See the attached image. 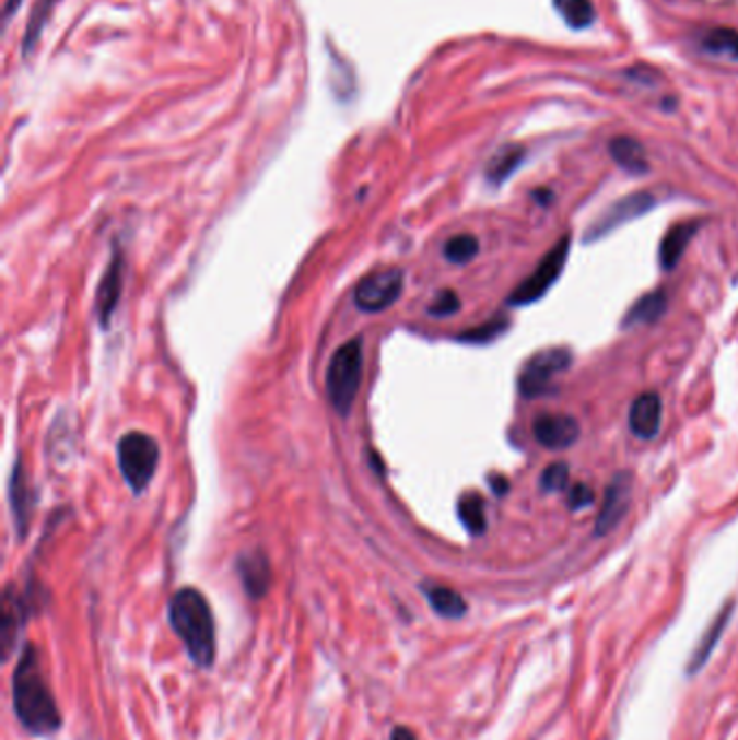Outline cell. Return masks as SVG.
I'll use <instances>...</instances> for the list:
<instances>
[{
  "instance_id": "1",
  "label": "cell",
  "mask_w": 738,
  "mask_h": 740,
  "mask_svg": "<svg viewBox=\"0 0 738 740\" xmlns=\"http://www.w3.org/2000/svg\"><path fill=\"white\" fill-rule=\"evenodd\" d=\"M13 708L20 724L37 737L52 735L61 726V713L33 645L24 647L13 673Z\"/></svg>"
},
{
  "instance_id": "2",
  "label": "cell",
  "mask_w": 738,
  "mask_h": 740,
  "mask_svg": "<svg viewBox=\"0 0 738 740\" xmlns=\"http://www.w3.org/2000/svg\"><path fill=\"white\" fill-rule=\"evenodd\" d=\"M169 622L174 633L185 643L191 660L198 667L209 669L214 662L216 631L207 598L194 587L176 591L169 602Z\"/></svg>"
},
{
  "instance_id": "3",
  "label": "cell",
  "mask_w": 738,
  "mask_h": 740,
  "mask_svg": "<svg viewBox=\"0 0 738 740\" xmlns=\"http://www.w3.org/2000/svg\"><path fill=\"white\" fill-rule=\"evenodd\" d=\"M362 342L358 338L338 346L327 368V397L331 408L344 419L351 414L362 381Z\"/></svg>"
},
{
  "instance_id": "4",
  "label": "cell",
  "mask_w": 738,
  "mask_h": 740,
  "mask_svg": "<svg viewBox=\"0 0 738 740\" xmlns=\"http://www.w3.org/2000/svg\"><path fill=\"white\" fill-rule=\"evenodd\" d=\"M159 444L141 431L126 433L117 444V461L124 481L134 494H141L154 479L159 468Z\"/></svg>"
},
{
  "instance_id": "5",
  "label": "cell",
  "mask_w": 738,
  "mask_h": 740,
  "mask_svg": "<svg viewBox=\"0 0 738 740\" xmlns=\"http://www.w3.org/2000/svg\"><path fill=\"white\" fill-rule=\"evenodd\" d=\"M570 245H572V238L567 234L554 243V247L539 260L535 271L528 275L527 280H523L520 286L509 295L507 299L509 306H530L539 302L554 286V282L561 278L565 269Z\"/></svg>"
},
{
  "instance_id": "6",
  "label": "cell",
  "mask_w": 738,
  "mask_h": 740,
  "mask_svg": "<svg viewBox=\"0 0 738 740\" xmlns=\"http://www.w3.org/2000/svg\"><path fill=\"white\" fill-rule=\"evenodd\" d=\"M403 271L397 267H388V269H377L371 271L364 280H360V284L355 286L353 299L355 306L368 315L375 313H384L390 306H395L399 302V297L403 295Z\"/></svg>"
},
{
  "instance_id": "7",
  "label": "cell",
  "mask_w": 738,
  "mask_h": 740,
  "mask_svg": "<svg viewBox=\"0 0 738 740\" xmlns=\"http://www.w3.org/2000/svg\"><path fill=\"white\" fill-rule=\"evenodd\" d=\"M570 364H572V353L570 349H563V346H550V349L535 353L520 373V379H518L520 392L530 399L543 395L548 386L561 373L570 368Z\"/></svg>"
},
{
  "instance_id": "8",
  "label": "cell",
  "mask_w": 738,
  "mask_h": 740,
  "mask_svg": "<svg viewBox=\"0 0 738 740\" xmlns=\"http://www.w3.org/2000/svg\"><path fill=\"white\" fill-rule=\"evenodd\" d=\"M631 501H633V474L620 472L611 479L605 492L602 507L596 520V532L607 535L609 530L616 529L622 522V518L629 514Z\"/></svg>"
},
{
  "instance_id": "9",
  "label": "cell",
  "mask_w": 738,
  "mask_h": 740,
  "mask_svg": "<svg viewBox=\"0 0 738 740\" xmlns=\"http://www.w3.org/2000/svg\"><path fill=\"white\" fill-rule=\"evenodd\" d=\"M654 207V198L649 193H633L626 196L624 200L616 202L609 211L602 212L600 219L587 230V240H596L602 238L605 234L613 232L616 227L633 221L636 216H641L643 212L649 211Z\"/></svg>"
},
{
  "instance_id": "10",
  "label": "cell",
  "mask_w": 738,
  "mask_h": 740,
  "mask_svg": "<svg viewBox=\"0 0 738 740\" xmlns=\"http://www.w3.org/2000/svg\"><path fill=\"white\" fill-rule=\"evenodd\" d=\"M532 435L541 446L550 450H563L578 439L581 424L567 414H541L532 423Z\"/></svg>"
},
{
  "instance_id": "11",
  "label": "cell",
  "mask_w": 738,
  "mask_h": 740,
  "mask_svg": "<svg viewBox=\"0 0 738 740\" xmlns=\"http://www.w3.org/2000/svg\"><path fill=\"white\" fill-rule=\"evenodd\" d=\"M241 583L245 587V591L251 598H262L269 591L271 585V565L269 559L265 556L262 550H254V552H245L241 554L238 563H236Z\"/></svg>"
},
{
  "instance_id": "12",
  "label": "cell",
  "mask_w": 738,
  "mask_h": 740,
  "mask_svg": "<svg viewBox=\"0 0 738 740\" xmlns=\"http://www.w3.org/2000/svg\"><path fill=\"white\" fill-rule=\"evenodd\" d=\"M121 289H124V258L119 251H115L106 267L103 282L98 286V295H96V308H98V318L103 327L108 325V320L119 304Z\"/></svg>"
},
{
  "instance_id": "13",
  "label": "cell",
  "mask_w": 738,
  "mask_h": 740,
  "mask_svg": "<svg viewBox=\"0 0 738 740\" xmlns=\"http://www.w3.org/2000/svg\"><path fill=\"white\" fill-rule=\"evenodd\" d=\"M663 419V403L656 392H643L636 397L629 412V424L636 437L652 439L656 437Z\"/></svg>"
},
{
  "instance_id": "14",
  "label": "cell",
  "mask_w": 738,
  "mask_h": 740,
  "mask_svg": "<svg viewBox=\"0 0 738 740\" xmlns=\"http://www.w3.org/2000/svg\"><path fill=\"white\" fill-rule=\"evenodd\" d=\"M698 227H700V221H684V223H676L663 236L660 247H658V262L665 271H671L680 262V258H682L684 249L689 247V243L693 240Z\"/></svg>"
},
{
  "instance_id": "15",
  "label": "cell",
  "mask_w": 738,
  "mask_h": 740,
  "mask_svg": "<svg viewBox=\"0 0 738 740\" xmlns=\"http://www.w3.org/2000/svg\"><path fill=\"white\" fill-rule=\"evenodd\" d=\"M527 158V150L523 145H516V143H509L505 148H501L488 163V169H485V178L490 185L494 187H501L505 180H509L518 167L525 163Z\"/></svg>"
},
{
  "instance_id": "16",
  "label": "cell",
  "mask_w": 738,
  "mask_h": 740,
  "mask_svg": "<svg viewBox=\"0 0 738 740\" xmlns=\"http://www.w3.org/2000/svg\"><path fill=\"white\" fill-rule=\"evenodd\" d=\"M9 503H11V512H13V518H15V527L20 529V532H24L26 525H28V512H31L28 507L33 503V496H31V490H28V483H26L22 459L15 461L13 472H11Z\"/></svg>"
},
{
  "instance_id": "17",
  "label": "cell",
  "mask_w": 738,
  "mask_h": 740,
  "mask_svg": "<svg viewBox=\"0 0 738 740\" xmlns=\"http://www.w3.org/2000/svg\"><path fill=\"white\" fill-rule=\"evenodd\" d=\"M609 152L613 156V161L629 174L641 176L649 169L647 156H645V148L633 139V137H616L609 143Z\"/></svg>"
},
{
  "instance_id": "18",
  "label": "cell",
  "mask_w": 738,
  "mask_h": 740,
  "mask_svg": "<svg viewBox=\"0 0 738 740\" xmlns=\"http://www.w3.org/2000/svg\"><path fill=\"white\" fill-rule=\"evenodd\" d=\"M424 596H426L431 609H433L437 615L446 618V620H459V618H464L466 611H468V604H466V600L461 598V594H457V591L450 589V587H444V585H429V587L424 589Z\"/></svg>"
},
{
  "instance_id": "19",
  "label": "cell",
  "mask_w": 738,
  "mask_h": 740,
  "mask_svg": "<svg viewBox=\"0 0 738 740\" xmlns=\"http://www.w3.org/2000/svg\"><path fill=\"white\" fill-rule=\"evenodd\" d=\"M667 308V297L663 291H654L643 295L633 308L624 315V327H636V325H645V322H654L663 317Z\"/></svg>"
},
{
  "instance_id": "20",
  "label": "cell",
  "mask_w": 738,
  "mask_h": 740,
  "mask_svg": "<svg viewBox=\"0 0 738 740\" xmlns=\"http://www.w3.org/2000/svg\"><path fill=\"white\" fill-rule=\"evenodd\" d=\"M554 9L574 31H583L596 22V9L591 0H554Z\"/></svg>"
},
{
  "instance_id": "21",
  "label": "cell",
  "mask_w": 738,
  "mask_h": 740,
  "mask_svg": "<svg viewBox=\"0 0 738 740\" xmlns=\"http://www.w3.org/2000/svg\"><path fill=\"white\" fill-rule=\"evenodd\" d=\"M702 48L708 55L728 57L738 61V31L735 28H713L702 37Z\"/></svg>"
},
{
  "instance_id": "22",
  "label": "cell",
  "mask_w": 738,
  "mask_h": 740,
  "mask_svg": "<svg viewBox=\"0 0 738 740\" xmlns=\"http://www.w3.org/2000/svg\"><path fill=\"white\" fill-rule=\"evenodd\" d=\"M457 512H459L461 525L470 530L472 535L485 532V527H488L485 503H483V498L479 494H466V496H461V501L457 505Z\"/></svg>"
},
{
  "instance_id": "23",
  "label": "cell",
  "mask_w": 738,
  "mask_h": 740,
  "mask_svg": "<svg viewBox=\"0 0 738 740\" xmlns=\"http://www.w3.org/2000/svg\"><path fill=\"white\" fill-rule=\"evenodd\" d=\"M730 613H733V604H728L719 615H717V620H715V624L708 629V633L704 635V638L700 641V647L695 649V654H693V662H691V671H695V669H700L704 662H706V658H708V654L713 651V647L717 645V641H719V636L724 635V629H726V624H728V620H730Z\"/></svg>"
},
{
  "instance_id": "24",
  "label": "cell",
  "mask_w": 738,
  "mask_h": 740,
  "mask_svg": "<svg viewBox=\"0 0 738 740\" xmlns=\"http://www.w3.org/2000/svg\"><path fill=\"white\" fill-rule=\"evenodd\" d=\"M479 254V240L472 234H457L444 245V256L453 265H468Z\"/></svg>"
},
{
  "instance_id": "25",
  "label": "cell",
  "mask_w": 738,
  "mask_h": 740,
  "mask_svg": "<svg viewBox=\"0 0 738 740\" xmlns=\"http://www.w3.org/2000/svg\"><path fill=\"white\" fill-rule=\"evenodd\" d=\"M20 624H22L20 604H17V600L11 598V591H7L4 615H2V654H4V658H9V651H11V645H13V638L17 635Z\"/></svg>"
},
{
  "instance_id": "26",
  "label": "cell",
  "mask_w": 738,
  "mask_h": 740,
  "mask_svg": "<svg viewBox=\"0 0 738 740\" xmlns=\"http://www.w3.org/2000/svg\"><path fill=\"white\" fill-rule=\"evenodd\" d=\"M509 327V322L505 318H494V320H488L475 329H468L459 336L461 342H477V344H483V342H490L494 338H499L505 329Z\"/></svg>"
},
{
  "instance_id": "27",
  "label": "cell",
  "mask_w": 738,
  "mask_h": 740,
  "mask_svg": "<svg viewBox=\"0 0 738 740\" xmlns=\"http://www.w3.org/2000/svg\"><path fill=\"white\" fill-rule=\"evenodd\" d=\"M567 472H570V468L565 463H561V461L548 466L543 470V474H541V481H539L541 490L543 492H561V490H565V485H567Z\"/></svg>"
},
{
  "instance_id": "28",
  "label": "cell",
  "mask_w": 738,
  "mask_h": 740,
  "mask_svg": "<svg viewBox=\"0 0 738 740\" xmlns=\"http://www.w3.org/2000/svg\"><path fill=\"white\" fill-rule=\"evenodd\" d=\"M459 306H461L459 297L453 291H442V293H437V297L429 306V315L435 318L450 317L459 310Z\"/></svg>"
},
{
  "instance_id": "29",
  "label": "cell",
  "mask_w": 738,
  "mask_h": 740,
  "mask_svg": "<svg viewBox=\"0 0 738 740\" xmlns=\"http://www.w3.org/2000/svg\"><path fill=\"white\" fill-rule=\"evenodd\" d=\"M594 492H591V488L589 485H585V483H578V485H574L572 490H570V496H567V505L572 507V509H583V507H587V505H591L594 503Z\"/></svg>"
},
{
  "instance_id": "30",
  "label": "cell",
  "mask_w": 738,
  "mask_h": 740,
  "mask_svg": "<svg viewBox=\"0 0 738 740\" xmlns=\"http://www.w3.org/2000/svg\"><path fill=\"white\" fill-rule=\"evenodd\" d=\"M490 485H492V490H494L499 496L507 494V490H509V481L503 479V477H492V479H490Z\"/></svg>"
},
{
  "instance_id": "31",
  "label": "cell",
  "mask_w": 738,
  "mask_h": 740,
  "mask_svg": "<svg viewBox=\"0 0 738 740\" xmlns=\"http://www.w3.org/2000/svg\"><path fill=\"white\" fill-rule=\"evenodd\" d=\"M390 740H419V739L414 737V732H412V730H408V728L399 726V728H395V730H393V735H390Z\"/></svg>"
}]
</instances>
